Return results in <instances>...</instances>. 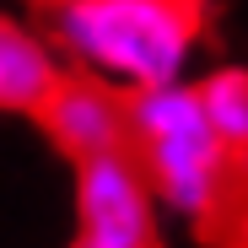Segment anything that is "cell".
<instances>
[{
    "label": "cell",
    "mask_w": 248,
    "mask_h": 248,
    "mask_svg": "<svg viewBox=\"0 0 248 248\" xmlns=\"http://www.w3.org/2000/svg\"><path fill=\"white\" fill-rule=\"evenodd\" d=\"M194 92H200V108L211 119L216 140L248 168V70L243 65H216L194 81Z\"/></svg>",
    "instance_id": "8992f818"
},
{
    "label": "cell",
    "mask_w": 248,
    "mask_h": 248,
    "mask_svg": "<svg viewBox=\"0 0 248 248\" xmlns=\"http://www.w3.org/2000/svg\"><path fill=\"white\" fill-rule=\"evenodd\" d=\"M70 248H92V243H70Z\"/></svg>",
    "instance_id": "52a82bcc"
},
{
    "label": "cell",
    "mask_w": 248,
    "mask_h": 248,
    "mask_svg": "<svg viewBox=\"0 0 248 248\" xmlns=\"http://www.w3.org/2000/svg\"><path fill=\"white\" fill-rule=\"evenodd\" d=\"M124 108L130 151L151 184L156 211L178 221L194 243L227 237L237 227V205L248 200V168L216 140L194 81L124 92Z\"/></svg>",
    "instance_id": "6da1fadb"
},
{
    "label": "cell",
    "mask_w": 248,
    "mask_h": 248,
    "mask_svg": "<svg viewBox=\"0 0 248 248\" xmlns=\"http://www.w3.org/2000/svg\"><path fill=\"white\" fill-rule=\"evenodd\" d=\"M65 81V60L44 32L22 27L16 16H0V113H32L54 97Z\"/></svg>",
    "instance_id": "5b68a950"
},
{
    "label": "cell",
    "mask_w": 248,
    "mask_h": 248,
    "mask_svg": "<svg viewBox=\"0 0 248 248\" xmlns=\"http://www.w3.org/2000/svg\"><path fill=\"white\" fill-rule=\"evenodd\" d=\"M205 38V0H60L49 44L76 76L119 92L189 81Z\"/></svg>",
    "instance_id": "7a4b0ae2"
},
{
    "label": "cell",
    "mask_w": 248,
    "mask_h": 248,
    "mask_svg": "<svg viewBox=\"0 0 248 248\" xmlns=\"http://www.w3.org/2000/svg\"><path fill=\"white\" fill-rule=\"evenodd\" d=\"M49 6H60V0H49Z\"/></svg>",
    "instance_id": "ba28073f"
},
{
    "label": "cell",
    "mask_w": 248,
    "mask_h": 248,
    "mask_svg": "<svg viewBox=\"0 0 248 248\" xmlns=\"http://www.w3.org/2000/svg\"><path fill=\"white\" fill-rule=\"evenodd\" d=\"M162 211L130 146L76 162V243L92 248H156Z\"/></svg>",
    "instance_id": "3957f363"
},
{
    "label": "cell",
    "mask_w": 248,
    "mask_h": 248,
    "mask_svg": "<svg viewBox=\"0 0 248 248\" xmlns=\"http://www.w3.org/2000/svg\"><path fill=\"white\" fill-rule=\"evenodd\" d=\"M38 124L49 130V140L70 162H87V156L130 146V108H124V92L108 87V81L76 76V70H65L54 97L38 108Z\"/></svg>",
    "instance_id": "277c9868"
}]
</instances>
